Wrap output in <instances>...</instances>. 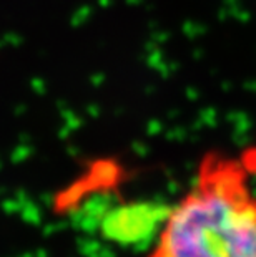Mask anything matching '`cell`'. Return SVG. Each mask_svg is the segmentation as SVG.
Returning <instances> with one entry per match:
<instances>
[{"label": "cell", "mask_w": 256, "mask_h": 257, "mask_svg": "<svg viewBox=\"0 0 256 257\" xmlns=\"http://www.w3.org/2000/svg\"><path fill=\"white\" fill-rule=\"evenodd\" d=\"M146 257H256V189L246 158L205 153Z\"/></svg>", "instance_id": "6da1fadb"}]
</instances>
